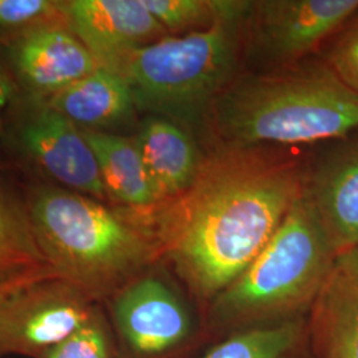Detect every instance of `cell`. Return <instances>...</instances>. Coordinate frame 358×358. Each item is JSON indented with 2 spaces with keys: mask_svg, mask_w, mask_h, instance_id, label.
<instances>
[{
  "mask_svg": "<svg viewBox=\"0 0 358 358\" xmlns=\"http://www.w3.org/2000/svg\"><path fill=\"white\" fill-rule=\"evenodd\" d=\"M94 153L108 199L130 210L158 205L153 182L134 137L83 130Z\"/></svg>",
  "mask_w": 358,
  "mask_h": 358,
  "instance_id": "9a60e30c",
  "label": "cell"
},
{
  "mask_svg": "<svg viewBox=\"0 0 358 358\" xmlns=\"http://www.w3.org/2000/svg\"><path fill=\"white\" fill-rule=\"evenodd\" d=\"M214 142L294 148L327 143L358 130V96L319 57L235 77L211 103Z\"/></svg>",
  "mask_w": 358,
  "mask_h": 358,
  "instance_id": "7a4b0ae2",
  "label": "cell"
},
{
  "mask_svg": "<svg viewBox=\"0 0 358 358\" xmlns=\"http://www.w3.org/2000/svg\"><path fill=\"white\" fill-rule=\"evenodd\" d=\"M336 268L358 284V247L338 256Z\"/></svg>",
  "mask_w": 358,
  "mask_h": 358,
  "instance_id": "d4e9b609",
  "label": "cell"
},
{
  "mask_svg": "<svg viewBox=\"0 0 358 358\" xmlns=\"http://www.w3.org/2000/svg\"><path fill=\"white\" fill-rule=\"evenodd\" d=\"M41 358H115V348L103 310L93 315L76 332L53 346Z\"/></svg>",
  "mask_w": 358,
  "mask_h": 358,
  "instance_id": "ffe728a7",
  "label": "cell"
},
{
  "mask_svg": "<svg viewBox=\"0 0 358 358\" xmlns=\"http://www.w3.org/2000/svg\"><path fill=\"white\" fill-rule=\"evenodd\" d=\"M337 254L303 192L243 273L214 299L224 324L292 320L313 307L336 269Z\"/></svg>",
  "mask_w": 358,
  "mask_h": 358,
  "instance_id": "5b68a950",
  "label": "cell"
},
{
  "mask_svg": "<svg viewBox=\"0 0 358 358\" xmlns=\"http://www.w3.org/2000/svg\"><path fill=\"white\" fill-rule=\"evenodd\" d=\"M300 338L297 319L279 321L236 333L202 358H294Z\"/></svg>",
  "mask_w": 358,
  "mask_h": 358,
  "instance_id": "ac0fdd59",
  "label": "cell"
},
{
  "mask_svg": "<svg viewBox=\"0 0 358 358\" xmlns=\"http://www.w3.org/2000/svg\"><path fill=\"white\" fill-rule=\"evenodd\" d=\"M47 103L77 128L94 131L127 124L137 110L127 80L101 66L55 93Z\"/></svg>",
  "mask_w": 358,
  "mask_h": 358,
  "instance_id": "5bb4252c",
  "label": "cell"
},
{
  "mask_svg": "<svg viewBox=\"0 0 358 358\" xmlns=\"http://www.w3.org/2000/svg\"><path fill=\"white\" fill-rule=\"evenodd\" d=\"M308 157L304 192L337 257L358 247V130Z\"/></svg>",
  "mask_w": 358,
  "mask_h": 358,
  "instance_id": "9c48e42d",
  "label": "cell"
},
{
  "mask_svg": "<svg viewBox=\"0 0 358 358\" xmlns=\"http://www.w3.org/2000/svg\"><path fill=\"white\" fill-rule=\"evenodd\" d=\"M15 94H16L15 83L10 76L7 68L0 62V133L3 131L6 115L13 105Z\"/></svg>",
  "mask_w": 358,
  "mask_h": 358,
  "instance_id": "cb8c5ba5",
  "label": "cell"
},
{
  "mask_svg": "<svg viewBox=\"0 0 358 358\" xmlns=\"http://www.w3.org/2000/svg\"><path fill=\"white\" fill-rule=\"evenodd\" d=\"M57 22H65L62 1L0 0V32L8 38Z\"/></svg>",
  "mask_w": 358,
  "mask_h": 358,
  "instance_id": "44dd1931",
  "label": "cell"
},
{
  "mask_svg": "<svg viewBox=\"0 0 358 358\" xmlns=\"http://www.w3.org/2000/svg\"><path fill=\"white\" fill-rule=\"evenodd\" d=\"M19 141L28 157L65 189L106 199L94 153L83 129L48 103L40 105L20 127Z\"/></svg>",
  "mask_w": 358,
  "mask_h": 358,
  "instance_id": "8fae6325",
  "label": "cell"
},
{
  "mask_svg": "<svg viewBox=\"0 0 358 358\" xmlns=\"http://www.w3.org/2000/svg\"><path fill=\"white\" fill-rule=\"evenodd\" d=\"M220 0H142L169 35L205 29L215 20Z\"/></svg>",
  "mask_w": 358,
  "mask_h": 358,
  "instance_id": "d6986e66",
  "label": "cell"
},
{
  "mask_svg": "<svg viewBox=\"0 0 358 358\" xmlns=\"http://www.w3.org/2000/svg\"><path fill=\"white\" fill-rule=\"evenodd\" d=\"M99 307L57 275L31 282L0 309V358H41L90 319Z\"/></svg>",
  "mask_w": 358,
  "mask_h": 358,
  "instance_id": "52a82bcc",
  "label": "cell"
},
{
  "mask_svg": "<svg viewBox=\"0 0 358 358\" xmlns=\"http://www.w3.org/2000/svg\"><path fill=\"white\" fill-rule=\"evenodd\" d=\"M250 1L220 0L205 29L169 35L131 52L115 72L127 80L137 109L192 130L238 76Z\"/></svg>",
  "mask_w": 358,
  "mask_h": 358,
  "instance_id": "277c9868",
  "label": "cell"
},
{
  "mask_svg": "<svg viewBox=\"0 0 358 358\" xmlns=\"http://www.w3.org/2000/svg\"><path fill=\"white\" fill-rule=\"evenodd\" d=\"M153 182L158 203L190 187L203 159L192 130L158 115H149L134 137Z\"/></svg>",
  "mask_w": 358,
  "mask_h": 358,
  "instance_id": "4fadbf2b",
  "label": "cell"
},
{
  "mask_svg": "<svg viewBox=\"0 0 358 358\" xmlns=\"http://www.w3.org/2000/svg\"><path fill=\"white\" fill-rule=\"evenodd\" d=\"M27 213L50 268L97 303L161 257L140 210L108 207L81 192L41 186L32 192Z\"/></svg>",
  "mask_w": 358,
  "mask_h": 358,
  "instance_id": "3957f363",
  "label": "cell"
},
{
  "mask_svg": "<svg viewBox=\"0 0 358 358\" xmlns=\"http://www.w3.org/2000/svg\"><path fill=\"white\" fill-rule=\"evenodd\" d=\"M320 358H358V284L334 269L313 307Z\"/></svg>",
  "mask_w": 358,
  "mask_h": 358,
  "instance_id": "2e32d148",
  "label": "cell"
},
{
  "mask_svg": "<svg viewBox=\"0 0 358 358\" xmlns=\"http://www.w3.org/2000/svg\"><path fill=\"white\" fill-rule=\"evenodd\" d=\"M321 59L358 96V13L327 41Z\"/></svg>",
  "mask_w": 358,
  "mask_h": 358,
  "instance_id": "7402d4cb",
  "label": "cell"
},
{
  "mask_svg": "<svg viewBox=\"0 0 358 358\" xmlns=\"http://www.w3.org/2000/svg\"><path fill=\"white\" fill-rule=\"evenodd\" d=\"M115 331L131 358H159L190 333V317L178 294L159 276L145 273L109 299Z\"/></svg>",
  "mask_w": 358,
  "mask_h": 358,
  "instance_id": "ba28073f",
  "label": "cell"
},
{
  "mask_svg": "<svg viewBox=\"0 0 358 358\" xmlns=\"http://www.w3.org/2000/svg\"><path fill=\"white\" fill-rule=\"evenodd\" d=\"M7 50L13 71L27 90L48 99L100 68L65 22L10 38Z\"/></svg>",
  "mask_w": 358,
  "mask_h": 358,
  "instance_id": "7c38bea8",
  "label": "cell"
},
{
  "mask_svg": "<svg viewBox=\"0 0 358 358\" xmlns=\"http://www.w3.org/2000/svg\"><path fill=\"white\" fill-rule=\"evenodd\" d=\"M62 11L66 27L110 71L131 52L169 36L142 0H68Z\"/></svg>",
  "mask_w": 358,
  "mask_h": 358,
  "instance_id": "30bf717a",
  "label": "cell"
},
{
  "mask_svg": "<svg viewBox=\"0 0 358 358\" xmlns=\"http://www.w3.org/2000/svg\"><path fill=\"white\" fill-rule=\"evenodd\" d=\"M47 268L27 208L0 186V285Z\"/></svg>",
  "mask_w": 358,
  "mask_h": 358,
  "instance_id": "e0dca14e",
  "label": "cell"
},
{
  "mask_svg": "<svg viewBox=\"0 0 358 358\" xmlns=\"http://www.w3.org/2000/svg\"><path fill=\"white\" fill-rule=\"evenodd\" d=\"M358 13V0H257L244 20L243 53L268 71L297 64Z\"/></svg>",
  "mask_w": 358,
  "mask_h": 358,
  "instance_id": "8992f818",
  "label": "cell"
},
{
  "mask_svg": "<svg viewBox=\"0 0 358 358\" xmlns=\"http://www.w3.org/2000/svg\"><path fill=\"white\" fill-rule=\"evenodd\" d=\"M50 275H56L51 268L41 269L36 272H31L24 276H20L11 282H4L0 285V309L6 306V303L13 297L17 292H20L27 285L31 282H36L38 279H43Z\"/></svg>",
  "mask_w": 358,
  "mask_h": 358,
  "instance_id": "603a6c76",
  "label": "cell"
},
{
  "mask_svg": "<svg viewBox=\"0 0 358 358\" xmlns=\"http://www.w3.org/2000/svg\"><path fill=\"white\" fill-rule=\"evenodd\" d=\"M307 162L291 148L214 142L187 190L141 210L161 256L195 294L215 299L280 227Z\"/></svg>",
  "mask_w": 358,
  "mask_h": 358,
  "instance_id": "6da1fadb",
  "label": "cell"
}]
</instances>
